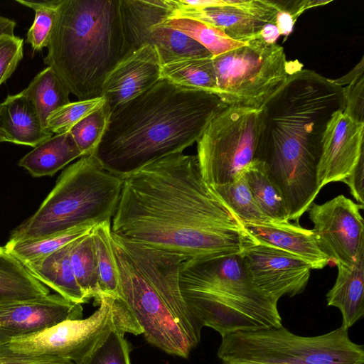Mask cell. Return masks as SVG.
Returning <instances> with one entry per match:
<instances>
[{
    "label": "cell",
    "instance_id": "20",
    "mask_svg": "<svg viewBox=\"0 0 364 364\" xmlns=\"http://www.w3.org/2000/svg\"><path fill=\"white\" fill-rule=\"evenodd\" d=\"M0 128L8 142L33 148L53 135L43 127L33 103L21 92L0 103Z\"/></svg>",
    "mask_w": 364,
    "mask_h": 364
},
{
    "label": "cell",
    "instance_id": "36",
    "mask_svg": "<svg viewBox=\"0 0 364 364\" xmlns=\"http://www.w3.org/2000/svg\"><path fill=\"white\" fill-rule=\"evenodd\" d=\"M124 336L119 331L112 332L104 343L80 364H131V349Z\"/></svg>",
    "mask_w": 364,
    "mask_h": 364
},
{
    "label": "cell",
    "instance_id": "31",
    "mask_svg": "<svg viewBox=\"0 0 364 364\" xmlns=\"http://www.w3.org/2000/svg\"><path fill=\"white\" fill-rule=\"evenodd\" d=\"M111 222L95 225L92 231L102 294L119 297V276L111 245Z\"/></svg>",
    "mask_w": 364,
    "mask_h": 364
},
{
    "label": "cell",
    "instance_id": "21",
    "mask_svg": "<svg viewBox=\"0 0 364 364\" xmlns=\"http://www.w3.org/2000/svg\"><path fill=\"white\" fill-rule=\"evenodd\" d=\"M336 265L338 274L326 294L327 305L340 310L341 326L348 329L364 315V251L352 265Z\"/></svg>",
    "mask_w": 364,
    "mask_h": 364
},
{
    "label": "cell",
    "instance_id": "12",
    "mask_svg": "<svg viewBox=\"0 0 364 364\" xmlns=\"http://www.w3.org/2000/svg\"><path fill=\"white\" fill-rule=\"evenodd\" d=\"M120 9L126 55L150 45L162 65L182 58L213 57L192 38L163 24L171 14L167 0H120Z\"/></svg>",
    "mask_w": 364,
    "mask_h": 364
},
{
    "label": "cell",
    "instance_id": "19",
    "mask_svg": "<svg viewBox=\"0 0 364 364\" xmlns=\"http://www.w3.org/2000/svg\"><path fill=\"white\" fill-rule=\"evenodd\" d=\"M244 225L257 242L301 257L311 265L312 269H323L329 263L312 230L292 224L290 221L247 223Z\"/></svg>",
    "mask_w": 364,
    "mask_h": 364
},
{
    "label": "cell",
    "instance_id": "15",
    "mask_svg": "<svg viewBox=\"0 0 364 364\" xmlns=\"http://www.w3.org/2000/svg\"><path fill=\"white\" fill-rule=\"evenodd\" d=\"M82 304L60 294L0 302V343L82 317Z\"/></svg>",
    "mask_w": 364,
    "mask_h": 364
},
{
    "label": "cell",
    "instance_id": "35",
    "mask_svg": "<svg viewBox=\"0 0 364 364\" xmlns=\"http://www.w3.org/2000/svg\"><path fill=\"white\" fill-rule=\"evenodd\" d=\"M104 97L70 102L53 112L46 121L47 129L53 134L69 132L81 119L102 107Z\"/></svg>",
    "mask_w": 364,
    "mask_h": 364
},
{
    "label": "cell",
    "instance_id": "8",
    "mask_svg": "<svg viewBox=\"0 0 364 364\" xmlns=\"http://www.w3.org/2000/svg\"><path fill=\"white\" fill-rule=\"evenodd\" d=\"M218 357L227 363L363 364L364 348L341 326L326 334L302 336L286 328L237 331L222 337Z\"/></svg>",
    "mask_w": 364,
    "mask_h": 364
},
{
    "label": "cell",
    "instance_id": "17",
    "mask_svg": "<svg viewBox=\"0 0 364 364\" xmlns=\"http://www.w3.org/2000/svg\"><path fill=\"white\" fill-rule=\"evenodd\" d=\"M224 6L172 11L169 18L201 21L223 31L232 40L247 43L259 38L262 28L275 23L278 8L273 0H225Z\"/></svg>",
    "mask_w": 364,
    "mask_h": 364
},
{
    "label": "cell",
    "instance_id": "2",
    "mask_svg": "<svg viewBox=\"0 0 364 364\" xmlns=\"http://www.w3.org/2000/svg\"><path fill=\"white\" fill-rule=\"evenodd\" d=\"M343 87L314 70L290 75L261 108L255 159L282 195L289 219L299 224L321 191L317 168L333 114L344 111Z\"/></svg>",
    "mask_w": 364,
    "mask_h": 364
},
{
    "label": "cell",
    "instance_id": "28",
    "mask_svg": "<svg viewBox=\"0 0 364 364\" xmlns=\"http://www.w3.org/2000/svg\"><path fill=\"white\" fill-rule=\"evenodd\" d=\"M92 231L75 240L70 259L76 281L85 298L88 301L94 298L95 304L99 305L102 294L99 285Z\"/></svg>",
    "mask_w": 364,
    "mask_h": 364
},
{
    "label": "cell",
    "instance_id": "43",
    "mask_svg": "<svg viewBox=\"0 0 364 364\" xmlns=\"http://www.w3.org/2000/svg\"><path fill=\"white\" fill-rule=\"evenodd\" d=\"M16 22L13 19L0 16V40L4 37L14 36Z\"/></svg>",
    "mask_w": 364,
    "mask_h": 364
},
{
    "label": "cell",
    "instance_id": "26",
    "mask_svg": "<svg viewBox=\"0 0 364 364\" xmlns=\"http://www.w3.org/2000/svg\"><path fill=\"white\" fill-rule=\"evenodd\" d=\"M21 92L32 101L46 129L49 115L70 102V92L50 67L38 73Z\"/></svg>",
    "mask_w": 364,
    "mask_h": 364
},
{
    "label": "cell",
    "instance_id": "4",
    "mask_svg": "<svg viewBox=\"0 0 364 364\" xmlns=\"http://www.w3.org/2000/svg\"><path fill=\"white\" fill-rule=\"evenodd\" d=\"M119 297L143 328L146 341L165 353L187 358L203 327L182 295L179 272L186 257L111 233Z\"/></svg>",
    "mask_w": 364,
    "mask_h": 364
},
{
    "label": "cell",
    "instance_id": "23",
    "mask_svg": "<svg viewBox=\"0 0 364 364\" xmlns=\"http://www.w3.org/2000/svg\"><path fill=\"white\" fill-rule=\"evenodd\" d=\"M82 155L71 134H53L23 156L18 165L33 177L52 176Z\"/></svg>",
    "mask_w": 364,
    "mask_h": 364
},
{
    "label": "cell",
    "instance_id": "7",
    "mask_svg": "<svg viewBox=\"0 0 364 364\" xmlns=\"http://www.w3.org/2000/svg\"><path fill=\"white\" fill-rule=\"evenodd\" d=\"M123 179L105 170L92 154L65 168L36 212L16 227L9 241L38 240L82 225L111 222Z\"/></svg>",
    "mask_w": 364,
    "mask_h": 364
},
{
    "label": "cell",
    "instance_id": "6",
    "mask_svg": "<svg viewBox=\"0 0 364 364\" xmlns=\"http://www.w3.org/2000/svg\"><path fill=\"white\" fill-rule=\"evenodd\" d=\"M179 283L198 323L222 337L282 326L278 300L253 284L240 253L186 259L181 266Z\"/></svg>",
    "mask_w": 364,
    "mask_h": 364
},
{
    "label": "cell",
    "instance_id": "42",
    "mask_svg": "<svg viewBox=\"0 0 364 364\" xmlns=\"http://www.w3.org/2000/svg\"><path fill=\"white\" fill-rule=\"evenodd\" d=\"M279 36L280 33L275 23H268L259 32V39L268 44H272L276 43Z\"/></svg>",
    "mask_w": 364,
    "mask_h": 364
},
{
    "label": "cell",
    "instance_id": "34",
    "mask_svg": "<svg viewBox=\"0 0 364 364\" xmlns=\"http://www.w3.org/2000/svg\"><path fill=\"white\" fill-rule=\"evenodd\" d=\"M110 110L105 102L78 122L69 132L82 156L92 154L107 128Z\"/></svg>",
    "mask_w": 364,
    "mask_h": 364
},
{
    "label": "cell",
    "instance_id": "24",
    "mask_svg": "<svg viewBox=\"0 0 364 364\" xmlns=\"http://www.w3.org/2000/svg\"><path fill=\"white\" fill-rule=\"evenodd\" d=\"M49 289L38 280L5 247L0 246V302L48 295Z\"/></svg>",
    "mask_w": 364,
    "mask_h": 364
},
{
    "label": "cell",
    "instance_id": "37",
    "mask_svg": "<svg viewBox=\"0 0 364 364\" xmlns=\"http://www.w3.org/2000/svg\"><path fill=\"white\" fill-rule=\"evenodd\" d=\"M23 56V38L14 35L0 40V85L11 76Z\"/></svg>",
    "mask_w": 364,
    "mask_h": 364
},
{
    "label": "cell",
    "instance_id": "29",
    "mask_svg": "<svg viewBox=\"0 0 364 364\" xmlns=\"http://www.w3.org/2000/svg\"><path fill=\"white\" fill-rule=\"evenodd\" d=\"M163 24L192 38L212 55L213 58L244 46L246 43L228 37L223 31L199 21L186 18H169Z\"/></svg>",
    "mask_w": 364,
    "mask_h": 364
},
{
    "label": "cell",
    "instance_id": "40",
    "mask_svg": "<svg viewBox=\"0 0 364 364\" xmlns=\"http://www.w3.org/2000/svg\"><path fill=\"white\" fill-rule=\"evenodd\" d=\"M364 161L363 156L343 181L350 189V194L358 203L364 205Z\"/></svg>",
    "mask_w": 364,
    "mask_h": 364
},
{
    "label": "cell",
    "instance_id": "3",
    "mask_svg": "<svg viewBox=\"0 0 364 364\" xmlns=\"http://www.w3.org/2000/svg\"><path fill=\"white\" fill-rule=\"evenodd\" d=\"M227 107L214 94L161 79L111 112L92 155L105 170L126 177L155 160L182 153Z\"/></svg>",
    "mask_w": 364,
    "mask_h": 364
},
{
    "label": "cell",
    "instance_id": "1",
    "mask_svg": "<svg viewBox=\"0 0 364 364\" xmlns=\"http://www.w3.org/2000/svg\"><path fill=\"white\" fill-rule=\"evenodd\" d=\"M122 179L111 223L120 237L188 259L241 253L257 242L204 181L196 155L170 154Z\"/></svg>",
    "mask_w": 364,
    "mask_h": 364
},
{
    "label": "cell",
    "instance_id": "45",
    "mask_svg": "<svg viewBox=\"0 0 364 364\" xmlns=\"http://www.w3.org/2000/svg\"><path fill=\"white\" fill-rule=\"evenodd\" d=\"M223 364H248V363H223Z\"/></svg>",
    "mask_w": 364,
    "mask_h": 364
},
{
    "label": "cell",
    "instance_id": "13",
    "mask_svg": "<svg viewBox=\"0 0 364 364\" xmlns=\"http://www.w3.org/2000/svg\"><path fill=\"white\" fill-rule=\"evenodd\" d=\"M364 205L339 195L323 203H313L309 217L312 231L329 262L352 265L364 251Z\"/></svg>",
    "mask_w": 364,
    "mask_h": 364
},
{
    "label": "cell",
    "instance_id": "9",
    "mask_svg": "<svg viewBox=\"0 0 364 364\" xmlns=\"http://www.w3.org/2000/svg\"><path fill=\"white\" fill-rule=\"evenodd\" d=\"M218 97L228 106L261 109L303 65L289 62L284 48L254 39L213 58Z\"/></svg>",
    "mask_w": 364,
    "mask_h": 364
},
{
    "label": "cell",
    "instance_id": "27",
    "mask_svg": "<svg viewBox=\"0 0 364 364\" xmlns=\"http://www.w3.org/2000/svg\"><path fill=\"white\" fill-rule=\"evenodd\" d=\"M245 175L252 197L262 212L273 221H289L283 198L270 181L262 163L254 159L245 169Z\"/></svg>",
    "mask_w": 364,
    "mask_h": 364
},
{
    "label": "cell",
    "instance_id": "38",
    "mask_svg": "<svg viewBox=\"0 0 364 364\" xmlns=\"http://www.w3.org/2000/svg\"><path fill=\"white\" fill-rule=\"evenodd\" d=\"M363 71L359 73L346 87H343L346 100L344 113L354 119L363 121Z\"/></svg>",
    "mask_w": 364,
    "mask_h": 364
},
{
    "label": "cell",
    "instance_id": "25",
    "mask_svg": "<svg viewBox=\"0 0 364 364\" xmlns=\"http://www.w3.org/2000/svg\"><path fill=\"white\" fill-rule=\"evenodd\" d=\"M161 79L218 96L213 57L182 58L161 65Z\"/></svg>",
    "mask_w": 364,
    "mask_h": 364
},
{
    "label": "cell",
    "instance_id": "10",
    "mask_svg": "<svg viewBox=\"0 0 364 364\" xmlns=\"http://www.w3.org/2000/svg\"><path fill=\"white\" fill-rule=\"evenodd\" d=\"M113 331L139 335L143 328L122 298L102 294L99 308L88 318L64 321L18 337L14 347L21 354L57 357L80 364Z\"/></svg>",
    "mask_w": 364,
    "mask_h": 364
},
{
    "label": "cell",
    "instance_id": "22",
    "mask_svg": "<svg viewBox=\"0 0 364 364\" xmlns=\"http://www.w3.org/2000/svg\"><path fill=\"white\" fill-rule=\"evenodd\" d=\"M75 242L23 265L38 280L65 299L82 304L89 301L80 288L72 267L70 255Z\"/></svg>",
    "mask_w": 364,
    "mask_h": 364
},
{
    "label": "cell",
    "instance_id": "44",
    "mask_svg": "<svg viewBox=\"0 0 364 364\" xmlns=\"http://www.w3.org/2000/svg\"><path fill=\"white\" fill-rule=\"evenodd\" d=\"M8 142V139L4 132L0 128V143L1 142Z\"/></svg>",
    "mask_w": 364,
    "mask_h": 364
},
{
    "label": "cell",
    "instance_id": "14",
    "mask_svg": "<svg viewBox=\"0 0 364 364\" xmlns=\"http://www.w3.org/2000/svg\"><path fill=\"white\" fill-rule=\"evenodd\" d=\"M240 254L250 279L267 294L279 301L304 291L312 268L301 257L259 242Z\"/></svg>",
    "mask_w": 364,
    "mask_h": 364
},
{
    "label": "cell",
    "instance_id": "33",
    "mask_svg": "<svg viewBox=\"0 0 364 364\" xmlns=\"http://www.w3.org/2000/svg\"><path fill=\"white\" fill-rule=\"evenodd\" d=\"M16 1L34 11V20L27 32L26 43L31 46L33 52L41 51L48 46L60 0Z\"/></svg>",
    "mask_w": 364,
    "mask_h": 364
},
{
    "label": "cell",
    "instance_id": "32",
    "mask_svg": "<svg viewBox=\"0 0 364 364\" xmlns=\"http://www.w3.org/2000/svg\"><path fill=\"white\" fill-rule=\"evenodd\" d=\"M211 188L244 225L273 222L256 204L249 188L245 171L232 182Z\"/></svg>",
    "mask_w": 364,
    "mask_h": 364
},
{
    "label": "cell",
    "instance_id": "16",
    "mask_svg": "<svg viewBox=\"0 0 364 364\" xmlns=\"http://www.w3.org/2000/svg\"><path fill=\"white\" fill-rule=\"evenodd\" d=\"M343 112L333 114L323 136L317 168L320 189L331 182H343L363 156L364 122Z\"/></svg>",
    "mask_w": 364,
    "mask_h": 364
},
{
    "label": "cell",
    "instance_id": "39",
    "mask_svg": "<svg viewBox=\"0 0 364 364\" xmlns=\"http://www.w3.org/2000/svg\"><path fill=\"white\" fill-rule=\"evenodd\" d=\"M0 364H75L70 360L52 356L23 355L10 350L0 343Z\"/></svg>",
    "mask_w": 364,
    "mask_h": 364
},
{
    "label": "cell",
    "instance_id": "30",
    "mask_svg": "<svg viewBox=\"0 0 364 364\" xmlns=\"http://www.w3.org/2000/svg\"><path fill=\"white\" fill-rule=\"evenodd\" d=\"M95 225H82L38 240L9 241L5 248L23 264L48 255L90 233Z\"/></svg>",
    "mask_w": 364,
    "mask_h": 364
},
{
    "label": "cell",
    "instance_id": "11",
    "mask_svg": "<svg viewBox=\"0 0 364 364\" xmlns=\"http://www.w3.org/2000/svg\"><path fill=\"white\" fill-rule=\"evenodd\" d=\"M262 125L261 109L228 106L197 141L201 175L211 187L230 183L255 159Z\"/></svg>",
    "mask_w": 364,
    "mask_h": 364
},
{
    "label": "cell",
    "instance_id": "18",
    "mask_svg": "<svg viewBox=\"0 0 364 364\" xmlns=\"http://www.w3.org/2000/svg\"><path fill=\"white\" fill-rule=\"evenodd\" d=\"M161 62L154 47L145 45L127 54L109 73L103 85L110 114L161 79Z\"/></svg>",
    "mask_w": 364,
    "mask_h": 364
},
{
    "label": "cell",
    "instance_id": "5",
    "mask_svg": "<svg viewBox=\"0 0 364 364\" xmlns=\"http://www.w3.org/2000/svg\"><path fill=\"white\" fill-rule=\"evenodd\" d=\"M43 58L78 100L102 97L126 55L120 0H60Z\"/></svg>",
    "mask_w": 364,
    "mask_h": 364
},
{
    "label": "cell",
    "instance_id": "41",
    "mask_svg": "<svg viewBox=\"0 0 364 364\" xmlns=\"http://www.w3.org/2000/svg\"><path fill=\"white\" fill-rule=\"evenodd\" d=\"M296 21L287 11L278 10L275 17V25L277 26L280 35L289 36L292 30Z\"/></svg>",
    "mask_w": 364,
    "mask_h": 364
}]
</instances>
